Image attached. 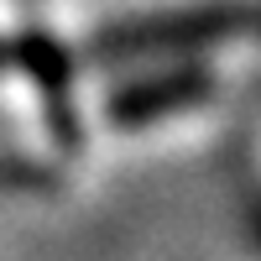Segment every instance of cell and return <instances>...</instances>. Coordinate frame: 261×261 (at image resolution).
Wrapping results in <instances>:
<instances>
[{"mask_svg": "<svg viewBox=\"0 0 261 261\" xmlns=\"http://www.w3.org/2000/svg\"><path fill=\"white\" fill-rule=\"evenodd\" d=\"M199 94H209V73H172L162 84H146V89L120 94L115 110L120 115H157V110H172V105H193Z\"/></svg>", "mask_w": 261, "mask_h": 261, "instance_id": "obj_2", "label": "cell"}, {"mask_svg": "<svg viewBox=\"0 0 261 261\" xmlns=\"http://www.w3.org/2000/svg\"><path fill=\"white\" fill-rule=\"evenodd\" d=\"M246 16L230 11V6H214V11H183V16H167V21H146V27H115L99 37L105 53H157V47H204L214 37H230L241 32Z\"/></svg>", "mask_w": 261, "mask_h": 261, "instance_id": "obj_1", "label": "cell"}]
</instances>
